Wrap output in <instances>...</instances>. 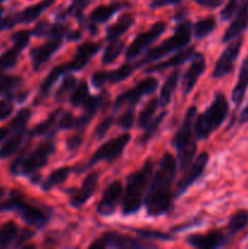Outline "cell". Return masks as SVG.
Here are the masks:
<instances>
[{
	"label": "cell",
	"instance_id": "obj_1",
	"mask_svg": "<svg viewBox=\"0 0 248 249\" xmlns=\"http://www.w3.org/2000/svg\"><path fill=\"white\" fill-rule=\"evenodd\" d=\"M177 162L174 156L165 152L160 158L159 167L156 170L146 196L143 198L147 214L159 216L167 213L172 207V186L177 177Z\"/></svg>",
	"mask_w": 248,
	"mask_h": 249
},
{
	"label": "cell",
	"instance_id": "obj_2",
	"mask_svg": "<svg viewBox=\"0 0 248 249\" xmlns=\"http://www.w3.org/2000/svg\"><path fill=\"white\" fill-rule=\"evenodd\" d=\"M153 168H155V164L152 160H148L141 169H139L138 172H133L126 178L123 203H122V212L124 215L136 213L142 207L146 187L153 173Z\"/></svg>",
	"mask_w": 248,
	"mask_h": 249
},
{
	"label": "cell",
	"instance_id": "obj_3",
	"mask_svg": "<svg viewBox=\"0 0 248 249\" xmlns=\"http://www.w3.org/2000/svg\"><path fill=\"white\" fill-rule=\"evenodd\" d=\"M197 107L191 106L186 111L182 124L180 125L179 130L175 134L172 143L177 148V163L181 170H185L191 162L194 160L196 155V140H195L194 124L196 119Z\"/></svg>",
	"mask_w": 248,
	"mask_h": 249
},
{
	"label": "cell",
	"instance_id": "obj_4",
	"mask_svg": "<svg viewBox=\"0 0 248 249\" xmlns=\"http://www.w3.org/2000/svg\"><path fill=\"white\" fill-rule=\"evenodd\" d=\"M229 114V102L223 92H216L213 102L204 113L195 119L194 131L199 140L207 139L215 129H218Z\"/></svg>",
	"mask_w": 248,
	"mask_h": 249
},
{
	"label": "cell",
	"instance_id": "obj_5",
	"mask_svg": "<svg viewBox=\"0 0 248 249\" xmlns=\"http://www.w3.org/2000/svg\"><path fill=\"white\" fill-rule=\"evenodd\" d=\"M192 36V24L189 21L181 22L180 24H177V28H175L174 34L169 38H167L165 40H163L159 45H157L156 48L151 49L145 55V57L142 60H140L139 62L135 63V67L139 68L141 66L146 65L148 62H152V61H157L159 58L164 57V56L169 55L170 53H174L177 50H181L184 49L187 44L190 43Z\"/></svg>",
	"mask_w": 248,
	"mask_h": 249
},
{
	"label": "cell",
	"instance_id": "obj_6",
	"mask_svg": "<svg viewBox=\"0 0 248 249\" xmlns=\"http://www.w3.org/2000/svg\"><path fill=\"white\" fill-rule=\"evenodd\" d=\"M55 151V143L51 140H45L29 155L21 153L10 167L11 174L29 175L36 173L48 163L49 158Z\"/></svg>",
	"mask_w": 248,
	"mask_h": 249
},
{
	"label": "cell",
	"instance_id": "obj_7",
	"mask_svg": "<svg viewBox=\"0 0 248 249\" xmlns=\"http://www.w3.org/2000/svg\"><path fill=\"white\" fill-rule=\"evenodd\" d=\"M156 246L151 243H143L129 236L121 235L118 232H106L95 240L90 245L91 249H105V248H121V249H136V248H152Z\"/></svg>",
	"mask_w": 248,
	"mask_h": 249
},
{
	"label": "cell",
	"instance_id": "obj_8",
	"mask_svg": "<svg viewBox=\"0 0 248 249\" xmlns=\"http://www.w3.org/2000/svg\"><path fill=\"white\" fill-rule=\"evenodd\" d=\"M158 87V80L153 77H147L140 80L133 89L122 92L114 101V109H119L123 106H135L141 97L155 91Z\"/></svg>",
	"mask_w": 248,
	"mask_h": 249
},
{
	"label": "cell",
	"instance_id": "obj_9",
	"mask_svg": "<svg viewBox=\"0 0 248 249\" xmlns=\"http://www.w3.org/2000/svg\"><path fill=\"white\" fill-rule=\"evenodd\" d=\"M243 36H240L236 39L230 41L225 50L221 53L220 57L216 61L213 70V78H223L225 75L230 74L235 67V62L237 60L240 51L242 49Z\"/></svg>",
	"mask_w": 248,
	"mask_h": 249
},
{
	"label": "cell",
	"instance_id": "obj_10",
	"mask_svg": "<svg viewBox=\"0 0 248 249\" xmlns=\"http://www.w3.org/2000/svg\"><path fill=\"white\" fill-rule=\"evenodd\" d=\"M129 141H130V135L128 133H124L122 135L117 136V138L108 140L107 142H105L104 145H101L97 148L96 152L90 158L89 165L95 164L97 162H101V160L113 162L116 158H118L122 155V152L125 148V146L128 145Z\"/></svg>",
	"mask_w": 248,
	"mask_h": 249
},
{
	"label": "cell",
	"instance_id": "obj_11",
	"mask_svg": "<svg viewBox=\"0 0 248 249\" xmlns=\"http://www.w3.org/2000/svg\"><path fill=\"white\" fill-rule=\"evenodd\" d=\"M165 29H167V23L160 21L153 24L148 31L139 34V36L131 41V44L128 46V49H126V60H134L135 57H138L150 44H152L153 41L157 40L160 36V34L164 33Z\"/></svg>",
	"mask_w": 248,
	"mask_h": 249
},
{
	"label": "cell",
	"instance_id": "obj_12",
	"mask_svg": "<svg viewBox=\"0 0 248 249\" xmlns=\"http://www.w3.org/2000/svg\"><path fill=\"white\" fill-rule=\"evenodd\" d=\"M122 194H123V185L119 180L112 181L105 189L101 199L96 207V211L100 215L109 216L116 212L117 206L121 202Z\"/></svg>",
	"mask_w": 248,
	"mask_h": 249
},
{
	"label": "cell",
	"instance_id": "obj_13",
	"mask_svg": "<svg viewBox=\"0 0 248 249\" xmlns=\"http://www.w3.org/2000/svg\"><path fill=\"white\" fill-rule=\"evenodd\" d=\"M209 156L207 152H202L201 155L197 156L196 160H194L191 162V164L185 169L184 177L180 179L179 184L177 187V196L184 194L192 184H195L197 179L203 174L204 169L207 167V163H208Z\"/></svg>",
	"mask_w": 248,
	"mask_h": 249
},
{
	"label": "cell",
	"instance_id": "obj_14",
	"mask_svg": "<svg viewBox=\"0 0 248 249\" xmlns=\"http://www.w3.org/2000/svg\"><path fill=\"white\" fill-rule=\"evenodd\" d=\"M135 70V65L124 63L114 71H99L91 75V83L95 88H101L106 83H119L130 77Z\"/></svg>",
	"mask_w": 248,
	"mask_h": 249
},
{
	"label": "cell",
	"instance_id": "obj_15",
	"mask_svg": "<svg viewBox=\"0 0 248 249\" xmlns=\"http://www.w3.org/2000/svg\"><path fill=\"white\" fill-rule=\"evenodd\" d=\"M204 71H206V58L203 53H194L191 65L182 77V90L185 95H189L192 91L197 80L201 77V74H203Z\"/></svg>",
	"mask_w": 248,
	"mask_h": 249
},
{
	"label": "cell",
	"instance_id": "obj_16",
	"mask_svg": "<svg viewBox=\"0 0 248 249\" xmlns=\"http://www.w3.org/2000/svg\"><path fill=\"white\" fill-rule=\"evenodd\" d=\"M248 28V0H243L237 14L233 16L232 22L223 36V43H230L237 36H242Z\"/></svg>",
	"mask_w": 248,
	"mask_h": 249
},
{
	"label": "cell",
	"instance_id": "obj_17",
	"mask_svg": "<svg viewBox=\"0 0 248 249\" xmlns=\"http://www.w3.org/2000/svg\"><path fill=\"white\" fill-rule=\"evenodd\" d=\"M186 242L194 248L214 249L225 245L226 236L221 231L213 230L207 233H203V235L196 233V235L187 236Z\"/></svg>",
	"mask_w": 248,
	"mask_h": 249
},
{
	"label": "cell",
	"instance_id": "obj_18",
	"mask_svg": "<svg viewBox=\"0 0 248 249\" xmlns=\"http://www.w3.org/2000/svg\"><path fill=\"white\" fill-rule=\"evenodd\" d=\"M15 212H17L18 215L28 225L35 226L38 229L44 228L46 225V223H48V216H46V214L40 208H38V207L24 202V197L17 203Z\"/></svg>",
	"mask_w": 248,
	"mask_h": 249
},
{
	"label": "cell",
	"instance_id": "obj_19",
	"mask_svg": "<svg viewBox=\"0 0 248 249\" xmlns=\"http://www.w3.org/2000/svg\"><path fill=\"white\" fill-rule=\"evenodd\" d=\"M97 179H99L97 173H90V174H88L84 181H83L82 186L78 190H74V191L71 192V206L74 207V208H79L83 204L87 203L88 199L94 195L95 190H96Z\"/></svg>",
	"mask_w": 248,
	"mask_h": 249
},
{
	"label": "cell",
	"instance_id": "obj_20",
	"mask_svg": "<svg viewBox=\"0 0 248 249\" xmlns=\"http://www.w3.org/2000/svg\"><path fill=\"white\" fill-rule=\"evenodd\" d=\"M61 45H62V39H50L49 41L44 43L43 45L32 49L31 58L33 70H40L44 63L48 62L51 56L61 48Z\"/></svg>",
	"mask_w": 248,
	"mask_h": 249
},
{
	"label": "cell",
	"instance_id": "obj_21",
	"mask_svg": "<svg viewBox=\"0 0 248 249\" xmlns=\"http://www.w3.org/2000/svg\"><path fill=\"white\" fill-rule=\"evenodd\" d=\"M101 45L99 43H92V41H85L78 46L77 51L74 53V57L71 62L66 63L68 71H79L88 65L91 57L96 55L100 50Z\"/></svg>",
	"mask_w": 248,
	"mask_h": 249
},
{
	"label": "cell",
	"instance_id": "obj_22",
	"mask_svg": "<svg viewBox=\"0 0 248 249\" xmlns=\"http://www.w3.org/2000/svg\"><path fill=\"white\" fill-rule=\"evenodd\" d=\"M248 89V56L242 61L241 65L240 73H238L237 82L232 89V95H231V100H232L233 105L236 108L241 106L243 99H245L246 91Z\"/></svg>",
	"mask_w": 248,
	"mask_h": 249
},
{
	"label": "cell",
	"instance_id": "obj_23",
	"mask_svg": "<svg viewBox=\"0 0 248 249\" xmlns=\"http://www.w3.org/2000/svg\"><path fill=\"white\" fill-rule=\"evenodd\" d=\"M123 7H129V2L126 1H114L109 5H100L96 9L92 10L89 19L92 23H105L108 21L117 11Z\"/></svg>",
	"mask_w": 248,
	"mask_h": 249
},
{
	"label": "cell",
	"instance_id": "obj_24",
	"mask_svg": "<svg viewBox=\"0 0 248 249\" xmlns=\"http://www.w3.org/2000/svg\"><path fill=\"white\" fill-rule=\"evenodd\" d=\"M195 53V48L194 46H189V48H184L177 53V55L172 56L170 58H168L167 61L164 62H159L155 66H151L150 68L146 70V72L151 73V72H159V71H164L167 68L170 67H175V66L182 65L184 62H186L189 58H192Z\"/></svg>",
	"mask_w": 248,
	"mask_h": 249
},
{
	"label": "cell",
	"instance_id": "obj_25",
	"mask_svg": "<svg viewBox=\"0 0 248 249\" xmlns=\"http://www.w3.org/2000/svg\"><path fill=\"white\" fill-rule=\"evenodd\" d=\"M53 2H55V0H41L38 4H34L32 6L26 7L21 12H16L15 16H16L17 23H31V22L35 21Z\"/></svg>",
	"mask_w": 248,
	"mask_h": 249
},
{
	"label": "cell",
	"instance_id": "obj_26",
	"mask_svg": "<svg viewBox=\"0 0 248 249\" xmlns=\"http://www.w3.org/2000/svg\"><path fill=\"white\" fill-rule=\"evenodd\" d=\"M134 16L130 14H124L117 19L116 23H113L112 26H109L107 28L106 32V40L107 41H112V40H117L119 36H122L123 33H125L134 23Z\"/></svg>",
	"mask_w": 248,
	"mask_h": 249
},
{
	"label": "cell",
	"instance_id": "obj_27",
	"mask_svg": "<svg viewBox=\"0 0 248 249\" xmlns=\"http://www.w3.org/2000/svg\"><path fill=\"white\" fill-rule=\"evenodd\" d=\"M24 135H26V130L14 131V134L10 138H7L5 142L1 145V147H0V158L6 160V158L15 155L19 150L22 143H23Z\"/></svg>",
	"mask_w": 248,
	"mask_h": 249
},
{
	"label": "cell",
	"instance_id": "obj_28",
	"mask_svg": "<svg viewBox=\"0 0 248 249\" xmlns=\"http://www.w3.org/2000/svg\"><path fill=\"white\" fill-rule=\"evenodd\" d=\"M179 71H174L173 73H170L169 77L167 78V80L163 84L162 89H160V94H159V101L160 106H167V105L170 104V100H172L173 92L175 91L177 85V80H179Z\"/></svg>",
	"mask_w": 248,
	"mask_h": 249
},
{
	"label": "cell",
	"instance_id": "obj_29",
	"mask_svg": "<svg viewBox=\"0 0 248 249\" xmlns=\"http://www.w3.org/2000/svg\"><path fill=\"white\" fill-rule=\"evenodd\" d=\"M248 226V211L240 209L230 216L228 223V233L230 236L237 235Z\"/></svg>",
	"mask_w": 248,
	"mask_h": 249
},
{
	"label": "cell",
	"instance_id": "obj_30",
	"mask_svg": "<svg viewBox=\"0 0 248 249\" xmlns=\"http://www.w3.org/2000/svg\"><path fill=\"white\" fill-rule=\"evenodd\" d=\"M66 72H68V68L66 63H63V65L61 66H57V67H53V70L50 71V73L46 75L45 79L43 80V83H41L39 96L40 97L48 96L50 90L53 89V84L56 83V80H57L62 74H66Z\"/></svg>",
	"mask_w": 248,
	"mask_h": 249
},
{
	"label": "cell",
	"instance_id": "obj_31",
	"mask_svg": "<svg viewBox=\"0 0 248 249\" xmlns=\"http://www.w3.org/2000/svg\"><path fill=\"white\" fill-rule=\"evenodd\" d=\"M19 229L15 221H7L0 228V249L7 248L16 242Z\"/></svg>",
	"mask_w": 248,
	"mask_h": 249
},
{
	"label": "cell",
	"instance_id": "obj_32",
	"mask_svg": "<svg viewBox=\"0 0 248 249\" xmlns=\"http://www.w3.org/2000/svg\"><path fill=\"white\" fill-rule=\"evenodd\" d=\"M70 174H71V168L68 167H62L53 170V172H51L50 175L46 178L45 181L43 182L41 189H43V191L45 192L50 191V190H53L55 186H57V185L62 184L63 181H66V179L70 177Z\"/></svg>",
	"mask_w": 248,
	"mask_h": 249
},
{
	"label": "cell",
	"instance_id": "obj_33",
	"mask_svg": "<svg viewBox=\"0 0 248 249\" xmlns=\"http://www.w3.org/2000/svg\"><path fill=\"white\" fill-rule=\"evenodd\" d=\"M61 109H56L53 111L45 121H43L41 123H39L38 125L34 126L33 129L31 130V135L32 136H40V135H46V134L50 133L53 130V125H56L57 123V118L60 116Z\"/></svg>",
	"mask_w": 248,
	"mask_h": 249
},
{
	"label": "cell",
	"instance_id": "obj_34",
	"mask_svg": "<svg viewBox=\"0 0 248 249\" xmlns=\"http://www.w3.org/2000/svg\"><path fill=\"white\" fill-rule=\"evenodd\" d=\"M123 50V41L118 40V39H117V40L109 41V44L106 46V49H105L104 55H102V63H104V65H111L112 62H114V61L119 57V55H121Z\"/></svg>",
	"mask_w": 248,
	"mask_h": 249
},
{
	"label": "cell",
	"instance_id": "obj_35",
	"mask_svg": "<svg viewBox=\"0 0 248 249\" xmlns=\"http://www.w3.org/2000/svg\"><path fill=\"white\" fill-rule=\"evenodd\" d=\"M158 105H159L158 99L157 97H153V99H151L150 101L145 105V107L141 109L140 114H139V119H138V125L140 126V128H145V126L152 121Z\"/></svg>",
	"mask_w": 248,
	"mask_h": 249
},
{
	"label": "cell",
	"instance_id": "obj_36",
	"mask_svg": "<svg viewBox=\"0 0 248 249\" xmlns=\"http://www.w3.org/2000/svg\"><path fill=\"white\" fill-rule=\"evenodd\" d=\"M21 51V49L12 45L11 49H9V50H6L5 53H2V55H0V70L6 71L15 67L17 61H18Z\"/></svg>",
	"mask_w": 248,
	"mask_h": 249
},
{
	"label": "cell",
	"instance_id": "obj_37",
	"mask_svg": "<svg viewBox=\"0 0 248 249\" xmlns=\"http://www.w3.org/2000/svg\"><path fill=\"white\" fill-rule=\"evenodd\" d=\"M216 22L214 17H207V18L201 19L197 23L194 24V36L196 38H206L208 34L215 29Z\"/></svg>",
	"mask_w": 248,
	"mask_h": 249
},
{
	"label": "cell",
	"instance_id": "obj_38",
	"mask_svg": "<svg viewBox=\"0 0 248 249\" xmlns=\"http://www.w3.org/2000/svg\"><path fill=\"white\" fill-rule=\"evenodd\" d=\"M75 85H77V78L72 74H68L66 75L65 79L62 80L61 85L58 87V89L56 90V94H55V99L56 101L58 102H62L71 92L74 90Z\"/></svg>",
	"mask_w": 248,
	"mask_h": 249
},
{
	"label": "cell",
	"instance_id": "obj_39",
	"mask_svg": "<svg viewBox=\"0 0 248 249\" xmlns=\"http://www.w3.org/2000/svg\"><path fill=\"white\" fill-rule=\"evenodd\" d=\"M89 96L90 95L88 83L83 80L79 84H77V87L74 88L73 92L71 94V104H72L73 106H80V105H83L87 101Z\"/></svg>",
	"mask_w": 248,
	"mask_h": 249
},
{
	"label": "cell",
	"instance_id": "obj_40",
	"mask_svg": "<svg viewBox=\"0 0 248 249\" xmlns=\"http://www.w3.org/2000/svg\"><path fill=\"white\" fill-rule=\"evenodd\" d=\"M32 116V112L29 108H22L17 112L16 116L14 117L11 122H10V129L12 131L18 130H26V125L28 123L29 118Z\"/></svg>",
	"mask_w": 248,
	"mask_h": 249
},
{
	"label": "cell",
	"instance_id": "obj_41",
	"mask_svg": "<svg viewBox=\"0 0 248 249\" xmlns=\"http://www.w3.org/2000/svg\"><path fill=\"white\" fill-rule=\"evenodd\" d=\"M167 113H168L167 111H163L162 113L158 114V116L156 117L155 119H152V121H151L150 123H148L147 125L145 126V128H143V129H145V133H143L142 138L140 139V142L141 143H146L148 140H150L151 138H152L153 134H155L156 131H157V129L159 128L160 123H162L163 119L165 118Z\"/></svg>",
	"mask_w": 248,
	"mask_h": 249
},
{
	"label": "cell",
	"instance_id": "obj_42",
	"mask_svg": "<svg viewBox=\"0 0 248 249\" xmlns=\"http://www.w3.org/2000/svg\"><path fill=\"white\" fill-rule=\"evenodd\" d=\"M22 79L17 75H2L0 77V96L7 95L21 84Z\"/></svg>",
	"mask_w": 248,
	"mask_h": 249
},
{
	"label": "cell",
	"instance_id": "obj_43",
	"mask_svg": "<svg viewBox=\"0 0 248 249\" xmlns=\"http://www.w3.org/2000/svg\"><path fill=\"white\" fill-rule=\"evenodd\" d=\"M135 233L145 240H159V241H172L173 236L170 233L160 232L158 230H147V229H134Z\"/></svg>",
	"mask_w": 248,
	"mask_h": 249
},
{
	"label": "cell",
	"instance_id": "obj_44",
	"mask_svg": "<svg viewBox=\"0 0 248 249\" xmlns=\"http://www.w3.org/2000/svg\"><path fill=\"white\" fill-rule=\"evenodd\" d=\"M242 1L243 0H229L228 4H226L225 6H224V9L220 11L221 19H223V21H229V19L233 18V16L237 14Z\"/></svg>",
	"mask_w": 248,
	"mask_h": 249
},
{
	"label": "cell",
	"instance_id": "obj_45",
	"mask_svg": "<svg viewBox=\"0 0 248 249\" xmlns=\"http://www.w3.org/2000/svg\"><path fill=\"white\" fill-rule=\"evenodd\" d=\"M32 32L27 31V29H22V31L16 32V33L12 34L11 40L14 43L15 46H17L18 49L23 50L27 45H28L29 40H31Z\"/></svg>",
	"mask_w": 248,
	"mask_h": 249
},
{
	"label": "cell",
	"instance_id": "obj_46",
	"mask_svg": "<svg viewBox=\"0 0 248 249\" xmlns=\"http://www.w3.org/2000/svg\"><path fill=\"white\" fill-rule=\"evenodd\" d=\"M14 112V102H12V95L7 94L5 99L0 100V122L5 121L11 116Z\"/></svg>",
	"mask_w": 248,
	"mask_h": 249
},
{
	"label": "cell",
	"instance_id": "obj_47",
	"mask_svg": "<svg viewBox=\"0 0 248 249\" xmlns=\"http://www.w3.org/2000/svg\"><path fill=\"white\" fill-rule=\"evenodd\" d=\"M114 123V117L113 116H108L101 122V123L97 124V126L95 128L94 135L96 139H102L105 138V135L107 134V131L111 129V126L113 125Z\"/></svg>",
	"mask_w": 248,
	"mask_h": 249
},
{
	"label": "cell",
	"instance_id": "obj_48",
	"mask_svg": "<svg viewBox=\"0 0 248 249\" xmlns=\"http://www.w3.org/2000/svg\"><path fill=\"white\" fill-rule=\"evenodd\" d=\"M89 2H90V0H73L72 4H71L70 7L66 10L62 17L78 16V15L82 14L83 9H84V7L89 4Z\"/></svg>",
	"mask_w": 248,
	"mask_h": 249
},
{
	"label": "cell",
	"instance_id": "obj_49",
	"mask_svg": "<svg viewBox=\"0 0 248 249\" xmlns=\"http://www.w3.org/2000/svg\"><path fill=\"white\" fill-rule=\"evenodd\" d=\"M134 118H135V111H134V108L131 107V108H129L125 113H123L119 117V126H121L122 129H124V130H128V129H130L131 126H133Z\"/></svg>",
	"mask_w": 248,
	"mask_h": 249
},
{
	"label": "cell",
	"instance_id": "obj_50",
	"mask_svg": "<svg viewBox=\"0 0 248 249\" xmlns=\"http://www.w3.org/2000/svg\"><path fill=\"white\" fill-rule=\"evenodd\" d=\"M75 122H77V118L73 116L71 112H66L61 116L60 121L57 122V128L58 129H71L75 126Z\"/></svg>",
	"mask_w": 248,
	"mask_h": 249
},
{
	"label": "cell",
	"instance_id": "obj_51",
	"mask_svg": "<svg viewBox=\"0 0 248 249\" xmlns=\"http://www.w3.org/2000/svg\"><path fill=\"white\" fill-rule=\"evenodd\" d=\"M50 27L51 24L48 23V22H39V23H36V26L34 27L33 31H32V34H34L35 36H48Z\"/></svg>",
	"mask_w": 248,
	"mask_h": 249
},
{
	"label": "cell",
	"instance_id": "obj_52",
	"mask_svg": "<svg viewBox=\"0 0 248 249\" xmlns=\"http://www.w3.org/2000/svg\"><path fill=\"white\" fill-rule=\"evenodd\" d=\"M33 236H34L33 231L28 230V229H23V230L18 233V237H17L16 242H15V247H21V246H23V243L31 240Z\"/></svg>",
	"mask_w": 248,
	"mask_h": 249
},
{
	"label": "cell",
	"instance_id": "obj_53",
	"mask_svg": "<svg viewBox=\"0 0 248 249\" xmlns=\"http://www.w3.org/2000/svg\"><path fill=\"white\" fill-rule=\"evenodd\" d=\"M66 143H67L68 151H75L77 148H79L80 145L83 143V138L80 135H73L67 139Z\"/></svg>",
	"mask_w": 248,
	"mask_h": 249
},
{
	"label": "cell",
	"instance_id": "obj_54",
	"mask_svg": "<svg viewBox=\"0 0 248 249\" xmlns=\"http://www.w3.org/2000/svg\"><path fill=\"white\" fill-rule=\"evenodd\" d=\"M195 1L201 5V6L209 7V9H215V7L220 6L223 4L224 0H195Z\"/></svg>",
	"mask_w": 248,
	"mask_h": 249
},
{
	"label": "cell",
	"instance_id": "obj_55",
	"mask_svg": "<svg viewBox=\"0 0 248 249\" xmlns=\"http://www.w3.org/2000/svg\"><path fill=\"white\" fill-rule=\"evenodd\" d=\"M180 1H182V0H152L151 7H152V9H158V7H163L165 6V5L177 4V2Z\"/></svg>",
	"mask_w": 248,
	"mask_h": 249
},
{
	"label": "cell",
	"instance_id": "obj_56",
	"mask_svg": "<svg viewBox=\"0 0 248 249\" xmlns=\"http://www.w3.org/2000/svg\"><path fill=\"white\" fill-rule=\"evenodd\" d=\"M246 122H248V105L242 109L240 117H238V123L243 124L246 123Z\"/></svg>",
	"mask_w": 248,
	"mask_h": 249
},
{
	"label": "cell",
	"instance_id": "obj_57",
	"mask_svg": "<svg viewBox=\"0 0 248 249\" xmlns=\"http://www.w3.org/2000/svg\"><path fill=\"white\" fill-rule=\"evenodd\" d=\"M10 130H11V129L7 128V126H1V128H0V142L6 140L7 136L10 135Z\"/></svg>",
	"mask_w": 248,
	"mask_h": 249
},
{
	"label": "cell",
	"instance_id": "obj_58",
	"mask_svg": "<svg viewBox=\"0 0 248 249\" xmlns=\"http://www.w3.org/2000/svg\"><path fill=\"white\" fill-rule=\"evenodd\" d=\"M67 36L70 40H77V39L80 38V33L79 32H72V33H67Z\"/></svg>",
	"mask_w": 248,
	"mask_h": 249
},
{
	"label": "cell",
	"instance_id": "obj_59",
	"mask_svg": "<svg viewBox=\"0 0 248 249\" xmlns=\"http://www.w3.org/2000/svg\"><path fill=\"white\" fill-rule=\"evenodd\" d=\"M27 97H28V91H26V92H19V94H17V96H16V100L18 102H23L24 100L27 99Z\"/></svg>",
	"mask_w": 248,
	"mask_h": 249
},
{
	"label": "cell",
	"instance_id": "obj_60",
	"mask_svg": "<svg viewBox=\"0 0 248 249\" xmlns=\"http://www.w3.org/2000/svg\"><path fill=\"white\" fill-rule=\"evenodd\" d=\"M6 196V189L5 187H0V201Z\"/></svg>",
	"mask_w": 248,
	"mask_h": 249
},
{
	"label": "cell",
	"instance_id": "obj_61",
	"mask_svg": "<svg viewBox=\"0 0 248 249\" xmlns=\"http://www.w3.org/2000/svg\"><path fill=\"white\" fill-rule=\"evenodd\" d=\"M2 15H4V7L0 5V24H1V19H2ZM0 31H1V28H0Z\"/></svg>",
	"mask_w": 248,
	"mask_h": 249
},
{
	"label": "cell",
	"instance_id": "obj_62",
	"mask_svg": "<svg viewBox=\"0 0 248 249\" xmlns=\"http://www.w3.org/2000/svg\"><path fill=\"white\" fill-rule=\"evenodd\" d=\"M1 1H4V0H0V2H1Z\"/></svg>",
	"mask_w": 248,
	"mask_h": 249
}]
</instances>
